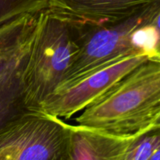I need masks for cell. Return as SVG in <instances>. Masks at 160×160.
I'll return each instance as SVG.
<instances>
[{
	"label": "cell",
	"instance_id": "1",
	"mask_svg": "<svg viewBox=\"0 0 160 160\" xmlns=\"http://www.w3.org/2000/svg\"><path fill=\"white\" fill-rule=\"evenodd\" d=\"M160 116V55L150 56L75 118L77 125L122 137L138 135Z\"/></svg>",
	"mask_w": 160,
	"mask_h": 160
},
{
	"label": "cell",
	"instance_id": "2",
	"mask_svg": "<svg viewBox=\"0 0 160 160\" xmlns=\"http://www.w3.org/2000/svg\"><path fill=\"white\" fill-rule=\"evenodd\" d=\"M78 48L76 28L50 14L46 9L39 12L20 76L25 109L38 110L57 89Z\"/></svg>",
	"mask_w": 160,
	"mask_h": 160
},
{
	"label": "cell",
	"instance_id": "3",
	"mask_svg": "<svg viewBox=\"0 0 160 160\" xmlns=\"http://www.w3.org/2000/svg\"><path fill=\"white\" fill-rule=\"evenodd\" d=\"M159 10L160 1L113 24L75 28L78 34L79 48L54 92L66 90L128 57L141 53L148 54L137 45L134 35L138 29L152 24Z\"/></svg>",
	"mask_w": 160,
	"mask_h": 160
},
{
	"label": "cell",
	"instance_id": "4",
	"mask_svg": "<svg viewBox=\"0 0 160 160\" xmlns=\"http://www.w3.org/2000/svg\"><path fill=\"white\" fill-rule=\"evenodd\" d=\"M69 124L24 110L0 128V160H65Z\"/></svg>",
	"mask_w": 160,
	"mask_h": 160
},
{
	"label": "cell",
	"instance_id": "5",
	"mask_svg": "<svg viewBox=\"0 0 160 160\" xmlns=\"http://www.w3.org/2000/svg\"><path fill=\"white\" fill-rule=\"evenodd\" d=\"M152 55L141 53L100 70L75 85L54 92L41 104L38 111L58 118L70 119L110 88Z\"/></svg>",
	"mask_w": 160,
	"mask_h": 160
},
{
	"label": "cell",
	"instance_id": "6",
	"mask_svg": "<svg viewBox=\"0 0 160 160\" xmlns=\"http://www.w3.org/2000/svg\"><path fill=\"white\" fill-rule=\"evenodd\" d=\"M160 0H48L46 10L76 28L127 20Z\"/></svg>",
	"mask_w": 160,
	"mask_h": 160
},
{
	"label": "cell",
	"instance_id": "7",
	"mask_svg": "<svg viewBox=\"0 0 160 160\" xmlns=\"http://www.w3.org/2000/svg\"><path fill=\"white\" fill-rule=\"evenodd\" d=\"M38 17L28 13L0 23V88L20 79Z\"/></svg>",
	"mask_w": 160,
	"mask_h": 160
},
{
	"label": "cell",
	"instance_id": "8",
	"mask_svg": "<svg viewBox=\"0 0 160 160\" xmlns=\"http://www.w3.org/2000/svg\"><path fill=\"white\" fill-rule=\"evenodd\" d=\"M135 136L122 137L69 124L65 160H121Z\"/></svg>",
	"mask_w": 160,
	"mask_h": 160
},
{
	"label": "cell",
	"instance_id": "9",
	"mask_svg": "<svg viewBox=\"0 0 160 160\" xmlns=\"http://www.w3.org/2000/svg\"><path fill=\"white\" fill-rule=\"evenodd\" d=\"M160 147V128L152 127L134 138L121 160H148Z\"/></svg>",
	"mask_w": 160,
	"mask_h": 160
},
{
	"label": "cell",
	"instance_id": "10",
	"mask_svg": "<svg viewBox=\"0 0 160 160\" xmlns=\"http://www.w3.org/2000/svg\"><path fill=\"white\" fill-rule=\"evenodd\" d=\"M48 0H0V23L47 9Z\"/></svg>",
	"mask_w": 160,
	"mask_h": 160
},
{
	"label": "cell",
	"instance_id": "11",
	"mask_svg": "<svg viewBox=\"0 0 160 160\" xmlns=\"http://www.w3.org/2000/svg\"><path fill=\"white\" fill-rule=\"evenodd\" d=\"M153 28L156 34V38H157V42H156V54H159L160 53V10L159 13L157 14L156 17L155 18L154 21L152 23Z\"/></svg>",
	"mask_w": 160,
	"mask_h": 160
},
{
	"label": "cell",
	"instance_id": "12",
	"mask_svg": "<svg viewBox=\"0 0 160 160\" xmlns=\"http://www.w3.org/2000/svg\"><path fill=\"white\" fill-rule=\"evenodd\" d=\"M148 160H160V147L153 153Z\"/></svg>",
	"mask_w": 160,
	"mask_h": 160
},
{
	"label": "cell",
	"instance_id": "13",
	"mask_svg": "<svg viewBox=\"0 0 160 160\" xmlns=\"http://www.w3.org/2000/svg\"><path fill=\"white\" fill-rule=\"evenodd\" d=\"M152 127H156V128H160V116L159 118L157 119V120H156V122H155V123L153 124Z\"/></svg>",
	"mask_w": 160,
	"mask_h": 160
},
{
	"label": "cell",
	"instance_id": "14",
	"mask_svg": "<svg viewBox=\"0 0 160 160\" xmlns=\"http://www.w3.org/2000/svg\"><path fill=\"white\" fill-rule=\"evenodd\" d=\"M159 55H160V53H159Z\"/></svg>",
	"mask_w": 160,
	"mask_h": 160
}]
</instances>
